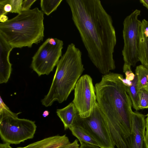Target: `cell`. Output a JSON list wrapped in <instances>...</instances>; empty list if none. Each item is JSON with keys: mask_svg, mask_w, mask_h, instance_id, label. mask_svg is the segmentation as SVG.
Returning a JSON list of instances; mask_svg holds the SVG:
<instances>
[{"mask_svg": "<svg viewBox=\"0 0 148 148\" xmlns=\"http://www.w3.org/2000/svg\"><path fill=\"white\" fill-rule=\"evenodd\" d=\"M4 10L6 12H11L12 10L11 5L9 3H7L4 6Z\"/></svg>", "mask_w": 148, "mask_h": 148, "instance_id": "25", "label": "cell"}, {"mask_svg": "<svg viewBox=\"0 0 148 148\" xmlns=\"http://www.w3.org/2000/svg\"><path fill=\"white\" fill-rule=\"evenodd\" d=\"M137 78L136 75L134 80L132 81V84L130 86L126 87L127 92L131 99L132 106L135 110H139L138 107V95L137 88Z\"/></svg>", "mask_w": 148, "mask_h": 148, "instance_id": "17", "label": "cell"}, {"mask_svg": "<svg viewBox=\"0 0 148 148\" xmlns=\"http://www.w3.org/2000/svg\"><path fill=\"white\" fill-rule=\"evenodd\" d=\"M70 143L66 134L48 137L23 147L16 148H57Z\"/></svg>", "mask_w": 148, "mask_h": 148, "instance_id": "12", "label": "cell"}, {"mask_svg": "<svg viewBox=\"0 0 148 148\" xmlns=\"http://www.w3.org/2000/svg\"><path fill=\"white\" fill-rule=\"evenodd\" d=\"M138 91L139 109L148 108V87L142 88Z\"/></svg>", "mask_w": 148, "mask_h": 148, "instance_id": "19", "label": "cell"}, {"mask_svg": "<svg viewBox=\"0 0 148 148\" xmlns=\"http://www.w3.org/2000/svg\"><path fill=\"white\" fill-rule=\"evenodd\" d=\"M51 85L47 94L41 100L47 107L55 101L61 103L66 100L84 70L82 53L73 43L68 45L56 65Z\"/></svg>", "mask_w": 148, "mask_h": 148, "instance_id": "3", "label": "cell"}, {"mask_svg": "<svg viewBox=\"0 0 148 148\" xmlns=\"http://www.w3.org/2000/svg\"><path fill=\"white\" fill-rule=\"evenodd\" d=\"M56 113L62 122L66 130L72 126L77 116L79 114L73 102L65 107L57 109Z\"/></svg>", "mask_w": 148, "mask_h": 148, "instance_id": "13", "label": "cell"}, {"mask_svg": "<svg viewBox=\"0 0 148 148\" xmlns=\"http://www.w3.org/2000/svg\"><path fill=\"white\" fill-rule=\"evenodd\" d=\"M139 36V59L141 64L148 69V32H144L141 25Z\"/></svg>", "mask_w": 148, "mask_h": 148, "instance_id": "14", "label": "cell"}, {"mask_svg": "<svg viewBox=\"0 0 148 148\" xmlns=\"http://www.w3.org/2000/svg\"><path fill=\"white\" fill-rule=\"evenodd\" d=\"M44 13L38 8L21 11L14 17L0 23V35L13 48L31 47L44 37Z\"/></svg>", "mask_w": 148, "mask_h": 148, "instance_id": "4", "label": "cell"}, {"mask_svg": "<svg viewBox=\"0 0 148 148\" xmlns=\"http://www.w3.org/2000/svg\"><path fill=\"white\" fill-rule=\"evenodd\" d=\"M73 125L82 128L97 142L100 148H114L105 118L97 103L90 116L83 118L78 114Z\"/></svg>", "mask_w": 148, "mask_h": 148, "instance_id": "6", "label": "cell"}, {"mask_svg": "<svg viewBox=\"0 0 148 148\" xmlns=\"http://www.w3.org/2000/svg\"><path fill=\"white\" fill-rule=\"evenodd\" d=\"M3 8L4 6L0 5V15H6L8 13L4 11Z\"/></svg>", "mask_w": 148, "mask_h": 148, "instance_id": "28", "label": "cell"}, {"mask_svg": "<svg viewBox=\"0 0 148 148\" xmlns=\"http://www.w3.org/2000/svg\"><path fill=\"white\" fill-rule=\"evenodd\" d=\"M13 48L0 35V83H7L12 72L9 56Z\"/></svg>", "mask_w": 148, "mask_h": 148, "instance_id": "11", "label": "cell"}, {"mask_svg": "<svg viewBox=\"0 0 148 148\" xmlns=\"http://www.w3.org/2000/svg\"><path fill=\"white\" fill-rule=\"evenodd\" d=\"M23 0H0V5L4 6L7 3L10 4L12 10L10 12L18 14L21 11Z\"/></svg>", "mask_w": 148, "mask_h": 148, "instance_id": "20", "label": "cell"}, {"mask_svg": "<svg viewBox=\"0 0 148 148\" xmlns=\"http://www.w3.org/2000/svg\"><path fill=\"white\" fill-rule=\"evenodd\" d=\"M140 11L135 10L127 16L123 22L124 46L122 55L125 63L133 66L139 61V32L141 21L138 18Z\"/></svg>", "mask_w": 148, "mask_h": 148, "instance_id": "8", "label": "cell"}, {"mask_svg": "<svg viewBox=\"0 0 148 148\" xmlns=\"http://www.w3.org/2000/svg\"><path fill=\"white\" fill-rule=\"evenodd\" d=\"M73 23L92 63L104 75L116 68V43L111 16L100 0H66Z\"/></svg>", "mask_w": 148, "mask_h": 148, "instance_id": "1", "label": "cell"}, {"mask_svg": "<svg viewBox=\"0 0 148 148\" xmlns=\"http://www.w3.org/2000/svg\"><path fill=\"white\" fill-rule=\"evenodd\" d=\"M140 2L148 9V0H140Z\"/></svg>", "mask_w": 148, "mask_h": 148, "instance_id": "29", "label": "cell"}, {"mask_svg": "<svg viewBox=\"0 0 148 148\" xmlns=\"http://www.w3.org/2000/svg\"><path fill=\"white\" fill-rule=\"evenodd\" d=\"M69 129L73 135L79 141L80 144L84 143L99 147L97 142L82 128L77 126L73 125Z\"/></svg>", "mask_w": 148, "mask_h": 148, "instance_id": "15", "label": "cell"}, {"mask_svg": "<svg viewBox=\"0 0 148 148\" xmlns=\"http://www.w3.org/2000/svg\"><path fill=\"white\" fill-rule=\"evenodd\" d=\"M131 66L130 64L124 63L123 66V71L125 75V79L129 81H132L134 79L135 75L131 70Z\"/></svg>", "mask_w": 148, "mask_h": 148, "instance_id": "21", "label": "cell"}, {"mask_svg": "<svg viewBox=\"0 0 148 148\" xmlns=\"http://www.w3.org/2000/svg\"><path fill=\"white\" fill-rule=\"evenodd\" d=\"M8 17L5 15H0V21L1 23H5L8 20Z\"/></svg>", "mask_w": 148, "mask_h": 148, "instance_id": "26", "label": "cell"}, {"mask_svg": "<svg viewBox=\"0 0 148 148\" xmlns=\"http://www.w3.org/2000/svg\"><path fill=\"white\" fill-rule=\"evenodd\" d=\"M79 145L77 139L75 140L72 143L57 148H79Z\"/></svg>", "mask_w": 148, "mask_h": 148, "instance_id": "23", "label": "cell"}, {"mask_svg": "<svg viewBox=\"0 0 148 148\" xmlns=\"http://www.w3.org/2000/svg\"><path fill=\"white\" fill-rule=\"evenodd\" d=\"M49 114V112L45 110L44 112L42 114V115L44 117H46Z\"/></svg>", "mask_w": 148, "mask_h": 148, "instance_id": "30", "label": "cell"}, {"mask_svg": "<svg viewBox=\"0 0 148 148\" xmlns=\"http://www.w3.org/2000/svg\"><path fill=\"white\" fill-rule=\"evenodd\" d=\"M135 72L137 78V90L148 87V69L141 64L136 67Z\"/></svg>", "mask_w": 148, "mask_h": 148, "instance_id": "16", "label": "cell"}, {"mask_svg": "<svg viewBox=\"0 0 148 148\" xmlns=\"http://www.w3.org/2000/svg\"><path fill=\"white\" fill-rule=\"evenodd\" d=\"M74 89L72 102L79 116L83 118L89 116L97 103L92 78L87 74L83 75L77 81Z\"/></svg>", "mask_w": 148, "mask_h": 148, "instance_id": "9", "label": "cell"}, {"mask_svg": "<svg viewBox=\"0 0 148 148\" xmlns=\"http://www.w3.org/2000/svg\"><path fill=\"white\" fill-rule=\"evenodd\" d=\"M146 116L137 112H132V128L130 136L132 148H147L145 140Z\"/></svg>", "mask_w": 148, "mask_h": 148, "instance_id": "10", "label": "cell"}, {"mask_svg": "<svg viewBox=\"0 0 148 148\" xmlns=\"http://www.w3.org/2000/svg\"><path fill=\"white\" fill-rule=\"evenodd\" d=\"M123 75H103L95 89L97 104L104 114L110 134L123 133L128 136L132 128V102L123 83Z\"/></svg>", "mask_w": 148, "mask_h": 148, "instance_id": "2", "label": "cell"}, {"mask_svg": "<svg viewBox=\"0 0 148 148\" xmlns=\"http://www.w3.org/2000/svg\"><path fill=\"white\" fill-rule=\"evenodd\" d=\"M146 129L145 132V140L147 148H148V113L146 115Z\"/></svg>", "mask_w": 148, "mask_h": 148, "instance_id": "24", "label": "cell"}, {"mask_svg": "<svg viewBox=\"0 0 148 148\" xmlns=\"http://www.w3.org/2000/svg\"><path fill=\"white\" fill-rule=\"evenodd\" d=\"M63 42L57 38H49L39 47L32 58L31 67L38 76L48 75L62 56Z\"/></svg>", "mask_w": 148, "mask_h": 148, "instance_id": "7", "label": "cell"}, {"mask_svg": "<svg viewBox=\"0 0 148 148\" xmlns=\"http://www.w3.org/2000/svg\"><path fill=\"white\" fill-rule=\"evenodd\" d=\"M0 148H13L10 145V144L7 143H0Z\"/></svg>", "mask_w": 148, "mask_h": 148, "instance_id": "27", "label": "cell"}, {"mask_svg": "<svg viewBox=\"0 0 148 148\" xmlns=\"http://www.w3.org/2000/svg\"><path fill=\"white\" fill-rule=\"evenodd\" d=\"M62 0H41L40 7L44 13L47 16L56 10L60 5Z\"/></svg>", "mask_w": 148, "mask_h": 148, "instance_id": "18", "label": "cell"}, {"mask_svg": "<svg viewBox=\"0 0 148 148\" xmlns=\"http://www.w3.org/2000/svg\"><path fill=\"white\" fill-rule=\"evenodd\" d=\"M21 113L12 112L0 97V136L5 143L18 144L34 138L36 129L35 121L18 118Z\"/></svg>", "mask_w": 148, "mask_h": 148, "instance_id": "5", "label": "cell"}, {"mask_svg": "<svg viewBox=\"0 0 148 148\" xmlns=\"http://www.w3.org/2000/svg\"><path fill=\"white\" fill-rule=\"evenodd\" d=\"M36 1V0H23L21 5V11L30 9L31 5Z\"/></svg>", "mask_w": 148, "mask_h": 148, "instance_id": "22", "label": "cell"}]
</instances>
